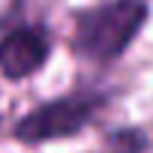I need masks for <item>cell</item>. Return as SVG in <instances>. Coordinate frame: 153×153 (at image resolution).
Listing matches in <instances>:
<instances>
[{"mask_svg": "<svg viewBox=\"0 0 153 153\" xmlns=\"http://www.w3.org/2000/svg\"><path fill=\"white\" fill-rule=\"evenodd\" d=\"M51 57V33L42 24H21L0 36V75L24 81L36 75Z\"/></svg>", "mask_w": 153, "mask_h": 153, "instance_id": "obj_3", "label": "cell"}, {"mask_svg": "<svg viewBox=\"0 0 153 153\" xmlns=\"http://www.w3.org/2000/svg\"><path fill=\"white\" fill-rule=\"evenodd\" d=\"M150 18L144 0H105L72 15V51L81 60L108 66L126 54Z\"/></svg>", "mask_w": 153, "mask_h": 153, "instance_id": "obj_1", "label": "cell"}, {"mask_svg": "<svg viewBox=\"0 0 153 153\" xmlns=\"http://www.w3.org/2000/svg\"><path fill=\"white\" fill-rule=\"evenodd\" d=\"M105 105H108V93L102 90H72V93L45 99L33 111L18 117V123L12 126V138L27 147L75 138L96 120V114Z\"/></svg>", "mask_w": 153, "mask_h": 153, "instance_id": "obj_2", "label": "cell"}, {"mask_svg": "<svg viewBox=\"0 0 153 153\" xmlns=\"http://www.w3.org/2000/svg\"><path fill=\"white\" fill-rule=\"evenodd\" d=\"M105 150L108 153H144L147 150V135H144V129H135V126L114 129L105 138Z\"/></svg>", "mask_w": 153, "mask_h": 153, "instance_id": "obj_4", "label": "cell"}]
</instances>
